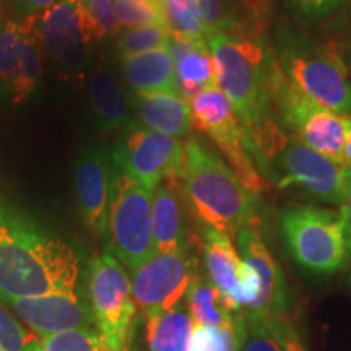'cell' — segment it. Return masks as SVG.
Returning <instances> with one entry per match:
<instances>
[{"mask_svg": "<svg viewBox=\"0 0 351 351\" xmlns=\"http://www.w3.org/2000/svg\"><path fill=\"white\" fill-rule=\"evenodd\" d=\"M25 351H44V348L41 346V343H39V340H32V343H29L28 346H26Z\"/></svg>", "mask_w": 351, "mask_h": 351, "instance_id": "38", "label": "cell"}, {"mask_svg": "<svg viewBox=\"0 0 351 351\" xmlns=\"http://www.w3.org/2000/svg\"><path fill=\"white\" fill-rule=\"evenodd\" d=\"M244 332V313L223 326H194L187 351H241Z\"/></svg>", "mask_w": 351, "mask_h": 351, "instance_id": "26", "label": "cell"}, {"mask_svg": "<svg viewBox=\"0 0 351 351\" xmlns=\"http://www.w3.org/2000/svg\"><path fill=\"white\" fill-rule=\"evenodd\" d=\"M171 39L169 29L165 25L137 26V28H127L117 38V49L122 59L124 57L143 54L161 47H168Z\"/></svg>", "mask_w": 351, "mask_h": 351, "instance_id": "28", "label": "cell"}, {"mask_svg": "<svg viewBox=\"0 0 351 351\" xmlns=\"http://www.w3.org/2000/svg\"><path fill=\"white\" fill-rule=\"evenodd\" d=\"M0 16H2V7H0ZM0 25H2V21H0Z\"/></svg>", "mask_w": 351, "mask_h": 351, "instance_id": "39", "label": "cell"}, {"mask_svg": "<svg viewBox=\"0 0 351 351\" xmlns=\"http://www.w3.org/2000/svg\"><path fill=\"white\" fill-rule=\"evenodd\" d=\"M184 199L202 228L238 236L245 228H258L256 195L251 194L225 161L199 140L186 143Z\"/></svg>", "mask_w": 351, "mask_h": 351, "instance_id": "3", "label": "cell"}, {"mask_svg": "<svg viewBox=\"0 0 351 351\" xmlns=\"http://www.w3.org/2000/svg\"><path fill=\"white\" fill-rule=\"evenodd\" d=\"M269 86L274 112L283 129L307 147L341 165L350 117L328 111L307 98L280 67L275 52L270 59Z\"/></svg>", "mask_w": 351, "mask_h": 351, "instance_id": "5", "label": "cell"}, {"mask_svg": "<svg viewBox=\"0 0 351 351\" xmlns=\"http://www.w3.org/2000/svg\"><path fill=\"white\" fill-rule=\"evenodd\" d=\"M122 73L137 93H179L178 77L169 47L124 57Z\"/></svg>", "mask_w": 351, "mask_h": 351, "instance_id": "22", "label": "cell"}, {"mask_svg": "<svg viewBox=\"0 0 351 351\" xmlns=\"http://www.w3.org/2000/svg\"><path fill=\"white\" fill-rule=\"evenodd\" d=\"M86 32L91 41H101L117 29L112 0H82Z\"/></svg>", "mask_w": 351, "mask_h": 351, "instance_id": "31", "label": "cell"}, {"mask_svg": "<svg viewBox=\"0 0 351 351\" xmlns=\"http://www.w3.org/2000/svg\"><path fill=\"white\" fill-rule=\"evenodd\" d=\"M0 351H5V350H3V348H2V346H0Z\"/></svg>", "mask_w": 351, "mask_h": 351, "instance_id": "40", "label": "cell"}, {"mask_svg": "<svg viewBox=\"0 0 351 351\" xmlns=\"http://www.w3.org/2000/svg\"><path fill=\"white\" fill-rule=\"evenodd\" d=\"M191 315L179 304L169 313L147 319V341L150 351H187L192 333Z\"/></svg>", "mask_w": 351, "mask_h": 351, "instance_id": "25", "label": "cell"}, {"mask_svg": "<svg viewBox=\"0 0 351 351\" xmlns=\"http://www.w3.org/2000/svg\"><path fill=\"white\" fill-rule=\"evenodd\" d=\"M278 189L298 187L315 200L341 205L345 168L289 135L269 166Z\"/></svg>", "mask_w": 351, "mask_h": 351, "instance_id": "11", "label": "cell"}, {"mask_svg": "<svg viewBox=\"0 0 351 351\" xmlns=\"http://www.w3.org/2000/svg\"><path fill=\"white\" fill-rule=\"evenodd\" d=\"M187 313L194 326H223L231 322L236 313L221 295V291L208 278L195 274L186 293Z\"/></svg>", "mask_w": 351, "mask_h": 351, "instance_id": "24", "label": "cell"}, {"mask_svg": "<svg viewBox=\"0 0 351 351\" xmlns=\"http://www.w3.org/2000/svg\"><path fill=\"white\" fill-rule=\"evenodd\" d=\"M208 46L213 56L217 86L238 114L254 163H261L258 166L267 171L289 137L271 106V51L257 38L219 33L210 34Z\"/></svg>", "mask_w": 351, "mask_h": 351, "instance_id": "2", "label": "cell"}, {"mask_svg": "<svg viewBox=\"0 0 351 351\" xmlns=\"http://www.w3.org/2000/svg\"><path fill=\"white\" fill-rule=\"evenodd\" d=\"M350 64H351V57H350Z\"/></svg>", "mask_w": 351, "mask_h": 351, "instance_id": "41", "label": "cell"}, {"mask_svg": "<svg viewBox=\"0 0 351 351\" xmlns=\"http://www.w3.org/2000/svg\"><path fill=\"white\" fill-rule=\"evenodd\" d=\"M80 257L0 191V302L46 295H75Z\"/></svg>", "mask_w": 351, "mask_h": 351, "instance_id": "1", "label": "cell"}, {"mask_svg": "<svg viewBox=\"0 0 351 351\" xmlns=\"http://www.w3.org/2000/svg\"><path fill=\"white\" fill-rule=\"evenodd\" d=\"M13 315L39 335H54L69 330L96 328L90 301L75 295H46L7 301ZM98 330V328H96Z\"/></svg>", "mask_w": 351, "mask_h": 351, "instance_id": "17", "label": "cell"}, {"mask_svg": "<svg viewBox=\"0 0 351 351\" xmlns=\"http://www.w3.org/2000/svg\"><path fill=\"white\" fill-rule=\"evenodd\" d=\"M39 343L44 351H112L96 328L44 335Z\"/></svg>", "mask_w": 351, "mask_h": 351, "instance_id": "30", "label": "cell"}, {"mask_svg": "<svg viewBox=\"0 0 351 351\" xmlns=\"http://www.w3.org/2000/svg\"><path fill=\"white\" fill-rule=\"evenodd\" d=\"M21 16H43V13L56 3V0H12Z\"/></svg>", "mask_w": 351, "mask_h": 351, "instance_id": "36", "label": "cell"}, {"mask_svg": "<svg viewBox=\"0 0 351 351\" xmlns=\"http://www.w3.org/2000/svg\"><path fill=\"white\" fill-rule=\"evenodd\" d=\"M160 7L171 34L192 39H208L212 34L194 0H160Z\"/></svg>", "mask_w": 351, "mask_h": 351, "instance_id": "27", "label": "cell"}, {"mask_svg": "<svg viewBox=\"0 0 351 351\" xmlns=\"http://www.w3.org/2000/svg\"><path fill=\"white\" fill-rule=\"evenodd\" d=\"M156 2H160V0H156Z\"/></svg>", "mask_w": 351, "mask_h": 351, "instance_id": "42", "label": "cell"}, {"mask_svg": "<svg viewBox=\"0 0 351 351\" xmlns=\"http://www.w3.org/2000/svg\"><path fill=\"white\" fill-rule=\"evenodd\" d=\"M275 57L307 98L328 111L351 117L350 69L339 49L283 32L278 34Z\"/></svg>", "mask_w": 351, "mask_h": 351, "instance_id": "4", "label": "cell"}, {"mask_svg": "<svg viewBox=\"0 0 351 351\" xmlns=\"http://www.w3.org/2000/svg\"><path fill=\"white\" fill-rule=\"evenodd\" d=\"M43 46L64 69L78 72L85 67L93 41L88 36L82 0H56L39 16Z\"/></svg>", "mask_w": 351, "mask_h": 351, "instance_id": "15", "label": "cell"}, {"mask_svg": "<svg viewBox=\"0 0 351 351\" xmlns=\"http://www.w3.org/2000/svg\"><path fill=\"white\" fill-rule=\"evenodd\" d=\"M112 10L117 23L125 28L165 25L163 12L156 0H112Z\"/></svg>", "mask_w": 351, "mask_h": 351, "instance_id": "29", "label": "cell"}, {"mask_svg": "<svg viewBox=\"0 0 351 351\" xmlns=\"http://www.w3.org/2000/svg\"><path fill=\"white\" fill-rule=\"evenodd\" d=\"M280 230L289 256L309 274L333 275L351 258L340 213L333 210L289 207L280 215Z\"/></svg>", "mask_w": 351, "mask_h": 351, "instance_id": "6", "label": "cell"}, {"mask_svg": "<svg viewBox=\"0 0 351 351\" xmlns=\"http://www.w3.org/2000/svg\"><path fill=\"white\" fill-rule=\"evenodd\" d=\"M271 335L275 337L276 343H278L282 351H307L304 340L301 339L300 332L295 324L289 320L287 315L285 317L267 320Z\"/></svg>", "mask_w": 351, "mask_h": 351, "instance_id": "34", "label": "cell"}, {"mask_svg": "<svg viewBox=\"0 0 351 351\" xmlns=\"http://www.w3.org/2000/svg\"><path fill=\"white\" fill-rule=\"evenodd\" d=\"M191 109L192 125L217 145L239 181L257 197L265 189V181L249 153L244 129L230 99L218 86H212L191 99Z\"/></svg>", "mask_w": 351, "mask_h": 351, "instance_id": "9", "label": "cell"}, {"mask_svg": "<svg viewBox=\"0 0 351 351\" xmlns=\"http://www.w3.org/2000/svg\"><path fill=\"white\" fill-rule=\"evenodd\" d=\"M296 15L309 21H317L339 12L346 0H285Z\"/></svg>", "mask_w": 351, "mask_h": 351, "instance_id": "33", "label": "cell"}, {"mask_svg": "<svg viewBox=\"0 0 351 351\" xmlns=\"http://www.w3.org/2000/svg\"><path fill=\"white\" fill-rule=\"evenodd\" d=\"M134 109L137 119L158 134L181 138L192 129L191 103L181 93H137Z\"/></svg>", "mask_w": 351, "mask_h": 351, "instance_id": "21", "label": "cell"}, {"mask_svg": "<svg viewBox=\"0 0 351 351\" xmlns=\"http://www.w3.org/2000/svg\"><path fill=\"white\" fill-rule=\"evenodd\" d=\"M340 218L343 223L346 241L351 254V168H345V187H343V202L340 205Z\"/></svg>", "mask_w": 351, "mask_h": 351, "instance_id": "35", "label": "cell"}, {"mask_svg": "<svg viewBox=\"0 0 351 351\" xmlns=\"http://www.w3.org/2000/svg\"><path fill=\"white\" fill-rule=\"evenodd\" d=\"M182 179L169 178L153 189V241L158 254H189Z\"/></svg>", "mask_w": 351, "mask_h": 351, "instance_id": "19", "label": "cell"}, {"mask_svg": "<svg viewBox=\"0 0 351 351\" xmlns=\"http://www.w3.org/2000/svg\"><path fill=\"white\" fill-rule=\"evenodd\" d=\"M341 165H343V168H351V117L348 121V127H346L343 160H341Z\"/></svg>", "mask_w": 351, "mask_h": 351, "instance_id": "37", "label": "cell"}, {"mask_svg": "<svg viewBox=\"0 0 351 351\" xmlns=\"http://www.w3.org/2000/svg\"><path fill=\"white\" fill-rule=\"evenodd\" d=\"M75 191L83 223L95 236L108 231L111 165L101 148H83L75 160Z\"/></svg>", "mask_w": 351, "mask_h": 351, "instance_id": "18", "label": "cell"}, {"mask_svg": "<svg viewBox=\"0 0 351 351\" xmlns=\"http://www.w3.org/2000/svg\"><path fill=\"white\" fill-rule=\"evenodd\" d=\"M194 263L189 254H155L132 271V298L145 319L169 313L181 304L192 278Z\"/></svg>", "mask_w": 351, "mask_h": 351, "instance_id": "13", "label": "cell"}, {"mask_svg": "<svg viewBox=\"0 0 351 351\" xmlns=\"http://www.w3.org/2000/svg\"><path fill=\"white\" fill-rule=\"evenodd\" d=\"M202 238L207 278L221 291L236 313L251 309L258 296L256 271L241 258L226 232L202 228Z\"/></svg>", "mask_w": 351, "mask_h": 351, "instance_id": "14", "label": "cell"}, {"mask_svg": "<svg viewBox=\"0 0 351 351\" xmlns=\"http://www.w3.org/2000/svg\"><path fill=\"white\" fill-rule=\"evenodd\" d=\"M245 315V314H244ZM241 351H282L271 335L267 320L245 315V332Z\"/></svg>", "mask_w": 351, "mask_h": 351, "instance_id": "32", "label": "cell"}, {"mask_svg": "<svg viewBox=\"0 0 351 351\" xmlns=\"http://www.w3.org/2000/svg\"><path fill=\"white\" fill-rule=\"evenodd\" d=\"M236 239L241 258L256 271L258 278L257 301L244 314L262 320L285 317L289 304L287 282L278 262L263 243L258 228H245L238 232Z\"/></svg>", "mask_w": 351, "mask_h": 351, "instance_id": "16", "label": "cell"}, {"mask_svg": "<svg viewBox=\"0 0 351 351\" xmlns=\"http://www.w3.org/2000/svg\"><path fill=\"white\" fill-rule=\"evenodd\" d=\"M43 39L39 16H21L0 25V101L20 104L41 83Z\"/></svg>", "mask_w": 351, "mask_h": 351, "instance_id": "10", "label": "cell"}, {"mask_svg": "<svg viewBox=\"0 0 351 351\" xmlns=\"http://www.w3.org/2000/svg\"><path fill=\"white\" fill-rule=\"evenodd\" d=\"M91 104L104 129L119 130L129 124L127 98L111 70L101 64L91 78Z\"/></svg>", "mask_w": 351, "mask_h": 351, "instance_id": "23", "label": "cell"}, {"mask_svg": "<svg viewBox=\"0 0 351 351\" xmlns=\"http://www.w3.org/2000/svg\"><path fill=\"white\" fill-rule=\"evenodd\" d=\"M112 160L119 173L152 191L165 179H184L186 173V147L150 129L130 130L116 145Z\"/></svg>", "mask_w": 351, "mask_h": 351, "instance_id": "12", "label": "cell"}, {"mask_svg": "<svg viewBox=\"0 0 351 351\" xmlns=\"http://www.w3.org/2000/svg\"><path fill=\"white\" fill-rule=\"evenodd\" d=\"M153 191L129 176H114L109 195V249L130 271L156 254L152 217Z\"/></svg>", "mask_w": 351, "mask_h": 351, "instance_id": "7", "label": "cell"}, {"mask_svg": "<svg viewBox=\"0 0 351 351\" xmlns=\"http://www.w3.org/2000/svg\"><path fill=\"white\" fill-rule=\"evenodd\" d=\"M88 301L95 326L112 351H129L135 306L132 285L112 254H96L88 265Z\"/></svg>", "mask_w": 351, "mask_h": 351, "instance_id": "8", "label": "cell"}, {"mask_svg": "<svg viewBox=\"0 0 351 351\" xmlns=\"http://www.w3.org/2000/svg\"><path fill=\"white\" fill-rule=\"evenodd\" d=\"M168 47L174 60L179 93L184 98L191 101L207 88L217 86L208 39H192L171 34Z\"/></svg>", "mask_w": 351, "mask_h": 351, "instance_id": "20", "label": "cell"}]
</instances>
